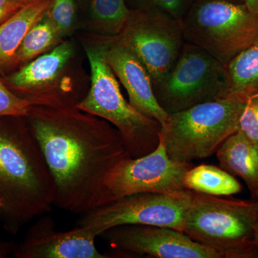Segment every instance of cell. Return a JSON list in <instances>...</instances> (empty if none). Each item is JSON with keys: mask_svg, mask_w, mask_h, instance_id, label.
<instances>
[{"mask_svg": "<svg viewBox=\"0 0 258 258\" xmlns=\"http://www.w3.org/2000/svg\"><path fill=\"white\" fill-rule=\"evenodd\" d=\"M37 0H0V25L20 10Z\"/></svg>", "mask_w": 258, "mask_h": 258, "instance_id": "cell-25", "label": "cell"}, {"mask_svg": "<svg viewBox=\"0 0 258 258\" xmlns=\"http://www.w3.org/2000/svg\"><path fill=\"white\" fill-rule=\"evenodd\" d=\"M244 104V99L231 94L169 114L161 131L169 157L191 163L216 153L238 130Z\"/></svg>", "mask_w": 258, "mask_h": 258, "instance_id": "cell-4", "label": "cell"}, {"mask_svg": "<svg viewBox=\"0 0 258 258\" xmlns=\"http://www.w3.org/2000/svg\"><path fill=\"white\" fill-rule=\"evenodd\" d=\"M192 191L140 193L124 197L81 215L78 226L93 229L98 236L123 225H149L182 232Z\"/></svg>", "mask_w": 258, "mask_h": 258, "instance_id": "cell-9", "label": "cell"}, {"mask_svg": "<svg viewBox=\"0 0 258 258\" xmlns=\"http://www.w3.org/2000/svg\"><path fill=\"white\" fill-rule=\"evenodd\" d=\"M91 8L95 25L105 37L119 35L131 13L125 0H92Z\"/></svg>", "mask_w": 258, "mask_h": 258, "instance_id": "cell-20", "label": "cell"}, {"mask_svg": "<svg viewBox=\"0 0 258 258\" xmlns=\"http://www.w3.org/2000/svg\"><path fill=\"white\" fill-rule=\"evenodd\" d=\"M182 232L221 258H257L258 200H229L192 191Z\"/></svg>", "mask_w": 258, "mask_h": 258, "instance_id": "cell-3", "label": "cell"}, {"mask_svg": "<svg viewBox=\"0 0 258 258\" xmlns=\"http://www.w3.org/2000/svg\"><path fill=\"white\" fill-rule=\"evenodd\" d=\"M184 41L208 52L227 67L258 41V15L230 0H200L181 20Z\"/></svg>", "mask_w": 258, "mask_h": 258, "instance_id": "cell-6", "label": "cell"}, {"mask_svg": "<svg viewBox=\"0 0 258 258\" xmlns=\"http://www.w3.org/2000/svg\"><path fill=\"white\" fill-rule=\"evenodd\" d=\"M74 53L72 43L61 42L7 77L5 84L32 106H75L54 83Z\"/></svg>", "mask_w": 258, "mask_h": 258, "instance_id": "cell-12", "label": "cell"}, {"mask_svg": "<svg viewBox=\"0 0 258 258\" xmlns=\"http://www.w3.org/2000/svg\"><path fill=\"white\" fill-rule=\"evenodd\" d=\"M60 39L46 13L29 30L7 68H15L30 62L51 47H55Z\"/></svg>", "mask_w": 258, "mask_h": 258, "instance_id": "cell-19", "label": "cell"}, {"mask_svg": "<svg viewBox=\"0 0 258 258\" xmlns=\"http://www.w3.org/2000/svg\"><path fill=\"white\" fill-rule=\"evenodd\" d=\"M15 247L12 242L0 240V258L8 257L10 254L13 253Z\"/></svg>", "mask_w": 258, "mask_h": 258, "instance_id": "cell-26", "label": "cell"}, {"mask_svg": "<svg viewBox=\"0 0 258 258\" xmlns=\"http://www.w3.org/2000/svg\"><path fill=\"white\" fill-rule=\"evenodd\" d=\"M191 163L171 159L160 134L158 147L139 158H122L107 174L103 182L102 205L140 193H171L182 191L184 176ZM101 207V206H100Z\"/></svg>", "mask_w": 258, "mask_h": 258, "instance_id": "cell-10", "label": "cell"}, {"mask_svg": "<svg viewBox=\"0 0 258 258\" xmlns=\"http://www.w3.org/2000/svg\"><path fill=\"white\" fill-rule=\"evenodd\" d=\"M53 179L23 116L0 117V220L9 233L52 210Z\"/></svg>", "mask_w": 258, "mask_h": 258, "instance_id": "cell-2", "label": "cell"}, {"mask_svg": "<svg viewBox=\"0 0 258 258\" xmlns=\"http://www.w3.org/2000/svg\"><path fill=\"white\" fill-rule=\"evenodd\" d=\"M97 237L96 231L88 227L57 230L53 219L43 215L12 254L17 258H108L96 248Z\"/></svg>", "mask_w": 258, "mask_h": 258, "instance_id": "cell-13", "label": "cell"}, {"mask_svg": "<svg viewBox=\"0 0 258 258\" xmlns=\"http://www.w3.org/2000/svg\"><path fill=\"white\" fill-rule=\"evenodd\" d=\"M86 50L91 67V88L76 108L113 125L131 157H143L152 152L159 145L161 125L139 113L125 101L99 43L86 47Z\"/></svg>", "mask_w": 258, "mask_h": 258, "instance_id": "cell-5", "label": "cell"}, {"mask_svg": "<svg viewBox=\"0 0 258 258\" xmlns=\"http://www.w3.org/2000/svg\"><path fill=\"white\" fill-rule=\"evenodd\" d=\"M32 104L11 91L0 79V117L26 116Z\"/></svg>", "mask_w": 258, "mask_h": 258, "instance_id": "cell-22", "label": "cell"}, {"mask_svg": "<svg viewBox=\"0 0 258 258\" xmlns=\"http://www.w3.org/2000/svg\"><path fill=\"white\" fill-rule=\"evenodd\" d=\"M143 8L140 9L157 10L182 20L187 12V0H142Z\"/></svg>", "mask_w": 258, "mask_h": 258, "instance_id": "cell-24", "label": "cell"}, {"mask_svg": "<svg viewBox=\"0 0 258 258\" xmlns=\"http://www.w3.org/2000/svg\"><path fill=\"white\" fill-rule=\"evenodd\" d=\"M185 189L212 196H230L242 190L235 176L216 166L202 164L191 167L184 176Z\"/></svg>", "mask_w": 258, "mask_h": 258, "instance_id": "cell-17", "label": "cell"}, {"mask_svg": "<svg viewBox=\"0 0 258 258\" xmlns=\"http://www.w3.org/2000/svg\"><path fill=\"white\" fill-rule=\"evenodd\" d=\"M2 207L1 200H0V208Z\"/></svg>", "mask_w": 258, "mask_h": 258, "instance_id": "cell-28", "label": "cell"}, {"mask_svg": "<svg viewBox=\"0 0 258 258\" xmlns=\"http://www.w3.org/2000/svg\"><path fill=\"white\" fill-rule=\"evenodd\" d=\"M51 2H33L0 25V70L7 68L29 30L46 14Z\"/></svg>", "mask_w": 258, "mask_h": 258, "instance_id": "cell-16", "label": "cell"}, {"mask_svg": "<svg viewBox=\"0 0 258 258\" xmlns=\"http://www.w3.org/2000/svg\"><path fill=\"white\" fill-rule=\"evenodd\" d=\"M117 37L144 64L154 86L174 67L185 43L181 20L157 10H131Z\"/></svg>", "mask_w": 258, "mask_h": 258, "instance_id": "cell-8", "label": "cell"}, {"mask_svg": "<svg viewBox=\"0 0 258 258\" xmlns=\"http://www.w3.org/2000/svg\"><path fill=\"white\" fill-rule=\"evenodd\" d=\"M25 118L53 179L54 206L81 215L101 206L107 174L128 155L118 131L76 106H32Z\"/></svg>", "mask_w": 258, "mask_h": 258, "instance_id": "cell-1", "label": "cell"}, {"mask_svg": "<svg viewBox=\"0 0 258 258\" xmlns=\"http://www.w3.org/2000/svg\"><path fill=\"white\" fill-rule=\"evenodd\" d=\"M216 156L220 167L243 180L258 200V147L238 129L220 145Z\"/></svg>", "mask_w": 258, "mask_h": 258, "instance_id": "cell-15", "label": "cell"}, {"mask_svg": "<svg viewBox=\"0 0 258 258\" xmlns=\"http://www.w3.org/2000/svg\"><path fill=\"white\" fill-rule=\"evenodd\" d=\"M47 15L55 27L61 38L69 35L76 20L74 0H52Z\"/></svg>", "mask_w": 258, "mask_h": 258, "instance_id": "cell-21", "label": "cell"}, {"mask_svg": "<svg viewBox=\"0 0 258 258\" xmlns=\"http://www.w3.org/2000/svg\"><path fill=\"white\" fill-rule=\"evenodd\" d=\"M244 5L251 12L258 15V0H245Z\"/></svg>", "mask_w": 258, "mask_h": 258, "instance_id": "cell-27", "label": "cell"}, {"mask_svg": "<svg viewBox=\"0 0 258 258\" xmlns=\"http://www.w3.org/2000/svg\"><path fill=\"white\" fill-rule=\"evenodd\" d=\"M239 130L258 147V93L246 98L239 120Z\"/></svg>", "mask_w": 258, "mask_h": 258, "instance_id": "cell-23", "label": "cell"}, {"mask_svg": "<svg viewBox=\"0 0 258 258\" xmlns=\"http://www.w3.org/2000/svg\"><path fill=\"white\" fill-rule=\"evenodd\" d=\"M107 63L128 93L129 103L137 111L157 120L162 126L169 114L158 103L147 69L118 37H105L98 42Z\"/></svg>", "mask_w": 258, "mask_h": 258, "instance_id": "cell-14", "label": "cell"}, {"mask_svg": "<svg viewBox=\"0 0 258 258\" xmlns=\"http://www.w3.org/2000/svg\"><path fill=\"white\" fill-rule=\"evenodd\" d=\"M154 90L168 114L231 95L225 64L186 42L174 67Z\"/></svg>", "mask_w": 258, "mask_h": 258, "instance_id": "cell-7", "label": "cell"}, {"mask_svg": "<svg viewBox=\"0 0 258 258\" xmlns=\"http://www.w3.org/2000/svg\"><path fill=\"white\" fill-rule=\"evenodd\" d=\"M112 257L221 258L181 231L149 225H123L101 234Z\"/></svg>", "mask_w": 258, "mask_h": 258, "instance_id": "cell-11", "label": "cell"}, {"mask_svg": "<svg viewBox=\"0 0 258 258\" xmlns=\"http://www.w3.org/2000/svg\"><path fill=\"white\" fill-rule=\"evenodd\" d=\"M227 71L230 94L245 101L258 93V41L236 55Z\"/></svg>", "mask_w": 258, "mask_h": 258, "instance_id": "cell-18", "label": "cell"}]
</instances>
